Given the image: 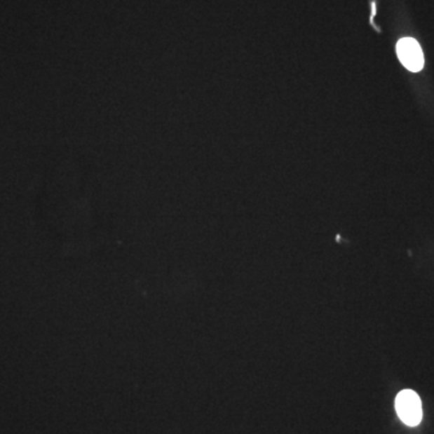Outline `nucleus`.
<instances>
[{
	"label": "nucleus",
	"mask_w": 434,
	"mask_h": 434,
	"mask_svg": "<svg viewBox=\"0 0 434 434\" xmlns=\"http://www.w3.org/2000/svg\"><path fill=\"white\" fill-rule=\"evenodd\" d=\"M395 410L405 425L417 426L422 419L420 397L412 390L400 392L395 398Z\"/></svg>",
	"instance_id": "f257e3e1"
},
{
	"label": "nucleus",
	"mask_w": 434,
	"mask_h": 434,
	"mask_svg": "<svg viewBox=\"0 0 434 434\" xmlns=\"http://www.w3.org/2000/svg\"><path fill=\"white\" fill-rule=\"evenodd\" d=\"M397 55L400 63L410 72H420L423 68V53L416 40L413 38H403L397 43Z\"/></svg>",
	"instance_id": "f03ea898"
}]
</instances>
